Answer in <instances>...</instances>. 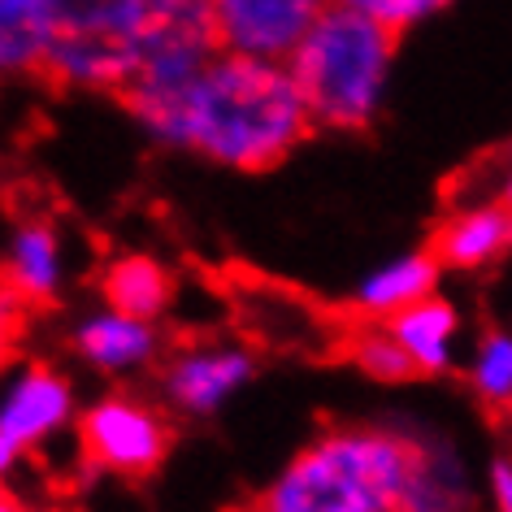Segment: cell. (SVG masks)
Masks as SVG:
<instances>
[{
    "instance_id": "12",
    "label": "cell",
    "mask_w": 512,
    "mask_h": 512,
    "mask_svg": "<svg viewBox=\"0 0 512 512\" xmlns=\"http://www.w3.org/2000/svg\"><path fill=\"white\" fill-rule=\"evenodd\" d=\"M434 274H439V265L430 261L426 252L421 256H408V261L391 265V270L374 274L361 291V300H356V309H361L365 317H391L408 309V304L426 300L430 287H434Z\"/></svg>"
},
{
    "instance_id": "7",
    "label": "cell",
    "mask_w": 512,
    "mask_h": 512,
    "mask_svg": "<svg viewBox=\"0 0 512 512\" xmlns=\"http://www.w3.org/2000/svg\"><path fill=\"white\" fill-rule=\"evenodd\" d=\"M330 0H213L230 53L287 61Z\"/></svg>"
},
{
    "instance_id": "4",
    "label": "cell",
    "mask_w": 512,
    "mask_h": 512,
    "mask_svg": "<svg viewBox=\"0 0 512 512\" xmlns=\"http://www.w3.org/2000/svg\"><path fill=\"white\" fill-rule=\"evenodd\" d=\"M148 0H44L35 79L53 92H118L135 66Z\"/></svg>"
},
{
    "instance_id": "3",
    "label": "cell",
    "mask_w": 512,
    "mask_h": 512,
    "mask_svg": "<svg viewBox=\"0 0 512 512\" xmlns=\"http://www.w3.org/2000/svg\"><path fill=\"white\" fill-rule=\"evenodd\" d=\"M400 35V27L339 5V0L322 9V18L304 31L296 53L287 57V70L317 131L322 126L326 131H365L374 122Z\"/></svg>"
},
{
    "instance_id": "17",
    "label": "cell",
    "mask_w": 512,
    "mask_h": 512,
    "mask_svg": "<svg viewBox=\"0 0 512 512\" xmlns=\"http://www.w3.org/2000/svg\"><path fill=\"white\" fill-rule=\"evenodd\" d=\"M473 387L491 417L512 421V339L508 335H486L478 365H473Z\"/></svg>"
},
{
    "instance_id": "19",
    "label": "cell",
    "mask_w": 512,
    "mask_h": 512,
    "mask_svg": "<svg viewBox=\"0 0 512 512\" xmlns=\"http://www.w3.org/2000/svg\"><path fill=\"white\" fill-rule=\"evenodd\" d=\"M0 512H22V508H18V499H9L5 491H0Z\"/></svg>"
},
{
    "instance_id": "14",
    "label": "cell",
    "mask_w": 512,
    "mask_h": 512,
    "mask_svg": "<svg viewBox=\"0 0 512 512\" xmlns=\"http://www.w3.org/2000/svg\"><path fill=\"white\" fill-rule=\"evenodd\" d=\"M165 296H170V278L157 261H148V256H122L118 265H109L105 274V300L113 304L118 313L126 317H152L161 313Z\"/></svg>"
},
{
    "instance_id": "9",
    "label": "cell",
    "mask_w": 512,
    "mask_h": 512,
    "mask_svg": "<svg viewBox=\"0 0 512 512\" xmlns=\"http://www.w3.org/2000/svg\"><path fill=\"white\" fill-rule=\"evenodd\" d=\"M512 248V204L456 213L426 243V256L439 270H478Z\"/></svg>"
},
{
    "instance_id": "2",
    "label": "cell",
    "mask_w": 512,
    "mask_h": 512,
    "mask_svg": "<svg viewBox=\"0 0 512 512\" xmlns=\"http://www.w3.org/2000/svg\"><path fill=\"white\" fill-rule=\"evenodd\" d=\"M421 439L395 430H335L309 443L252 499L261 512H400Z\"/></svg>"
},
{
    "instance_id": "16",
    "label": "cell",
    "mask_w": 512,
    "mask_h": 512,
    "mask_svg": "<svg viewBox=\"0 0 512 512\" xmlns=\"http://www.w3.org/2000/svg\"><path fill=\"white\" fill-rule=\"evenodd\" d=\"M74 348H79L87 361H96V365H131V361H139V356H148L152 335H148V326L139 322V317L113 313V317H96V322H87L79 330V339H74Z\"/></svg>"
},
{
    "instance_id": "11",
    "label": "cell",
    "mask_w": 512,
    "mask_h": 512,
    "mask_svg": "<svg viewBox=\"0 0 512 512\" xmlns=\"http://www.w3.org/2000/svg\"><path fill=\"white\" fill-rule=\"evenodd\" d=\"M53 283H57V239L48 226H22V235L14 243L5 261V274H0V287L14 300L31 304H48L53 300Z\"/></svg>"
},
{
    "instance_id": "13",
    "label": "cell",
    "mask_w": 512,
    "mask_h": 512,
    "mask_svg": "<svg viewBox=\"0 0 512 512\" xmlns=\"http://www.w3.org/2000/svg\"><path fill=\"white\" fill-rule=\"evenodd\" d=\"M387 326H391V335L417 356L426 374H439L447 365V335H452V326H456V317L447 304L417 300V304H408V309L391 313Z\"/></svg>"
},
{
    "instance_id": "18",
    "label": "cell",
    "mask_w": 512,
    "mask_h": 512,
    "mask_svg": "<svg viewBox=\"0 0 512 512\" xmlns=\"http://www.w3.org/2000/svg\"><path fill=\"white\" fill-rule=\"evenodd\" d=\"M339 5H352V9H361V14H369V18H382V22H391V27L408 31L417 18H426L430 9L447 5V0H339Z\"/></svg>"
},
{
    "instance_id": "5",
    "label": "cell",
    "mask_w": 512,
    "mask_h": 512,
    "mask_svg": "<svg viewBox=\"0 0 512 512\" xmlns=\"http://www.w3.org/2000/svg\"><path fill=\"white\" fill-rule=\"evenodd\" d=\"M222 53L226 40L217 27L213 0H148L135 66L113 92V100H122L148 131H157L161 118L174 109V100Z\"/></svg>"
},
{
    "instance_id": "10",
    "label": "cell",
    "mask_w": 512,
    "mask_h": 512,
    "mask_svg": "<svg viewBox=\"0 0 512 512\" xmlns=\"http://www.w3.org/2000/svg\"><path fill=\"white\" fill-rule=\"evenodd\" d=\"M252 361L243 352H187L178 356L170 365V378H165V387L183 408H213L222 400L226 391H235L243 378H248Z\"/></svg>"
},
{
    "instance_id": "6",
    "label": "cell",
    "mask_w": 512,
    "mask_h": 512,
    "mask_svg": "<svg viewBox=\"0 0 512 512\" xmlns=\"http://www.w3.org/2000/svg\"><path fill=\"white\" fill-rule=\"evenodd\" d=\"M83 452L96 469L118 478H152L170 456V426L135 400H105L83 417L79 426Z\"/></svg>"
},
{
    "instance_id": "1",
    "label": "cell",
    "mask_w": 512,
    "mask_h": 512,
    "mask_svg": "<svg viewBox=\"0 0 512 512\" xmlns=\"http://www.w3.org/2000/svg\"><path fill=\"white\" fill-rule=\"evenodd\" d=\"M317 131L287 66L248 53L213 57L200 79L174 100L157 135L204 152L230 170H274Z\"/></svg>"
},
{
    "instance_id": "8",
    "label": "cell",
    "mask_w": 512,
    "mask_h": 512,
    "mask_svg": "<svg viewBox=\"0 0 512 512\" xmlns=\"http://www.w3.org/2000/svg\"><path fill=\"white\" fill-rule=\"evenodd\" d=\"M66 413H70V387L53 374V369L35 365L31 374L9 391V400L0 404V469H5L27 443L44 439Z\"/></svg>"
},
{
    "instance_id": "15",
    "label": "cell",
    "mask_w": 512,
    "mask_h": 512,
    "mask_svg": "<svg viewBox=\"0 0 512 512\" xmlns=\"http://www.w3.org/2000/svg\"><path fill=\"white\" fill-rule=\"evenodd\" d=\"M44 53V0H0V74H35Z\"/></svg>"
},
{
    "instance_id": "20",
    "label": "cell",
    "mask_w": 512,
    "mask_h": 512,
    "mask_svg": "<svg viewBox=\"0 0 512 512\" xmlns=\"http://www.w3.org/2000/svg\"><path fill=\"white\" fill-rule=\"evenodd\" d=\"M235 512H261V508H256V504H243V508H235Z\"/></svg>"
}]
</instances>
